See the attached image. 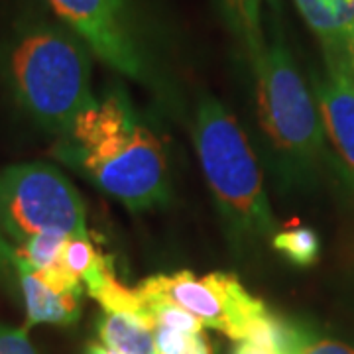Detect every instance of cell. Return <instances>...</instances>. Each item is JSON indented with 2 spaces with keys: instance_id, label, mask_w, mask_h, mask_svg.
Here are the masks:
<instances>
[{
  "instance_id": "obj_1",
  "label": "cell",
  "mask_w": 354,
  "mask_h": 354,
  "mask_svg": "<svg viewBox=\"0 0 354 354\" xmlns=\"http://www.w3.org/2000/svg\"><path fill=\"white\" fill-rule=\"evenodd\" d=\"M53 156L130 211L169 197L164 146L120 91L79 114L53 146Z\"/></svg>"
},
{
  "instance_id": "obj_2",
  "label": "cell",
  "mask_w": 354,
  "mask_h": 354,
  "mask_svg": "<svg viewBox=\"0 0 354 354\" xmlns=\"http://www.w3.org/2000/svg\"><path fill=\"white\" fill-rule=\"evenodd\" d=\"M0 67L16 102L51 134H67L95 102L87 48L62 26L46 20L16 26L2 46Z\"/></svg>"
},
{
  "instance_id": "obj_3",
  "label": "cell",
  "mask_w": 354,
  "mask_h": 354,
  "mask_svg": "<svg viewBox=\"0 0 354 354\" xmlns=\"http://www.w3.org/2000/svg\"><path fill=\"white\" fill-rule=\"evenodd\" d=\"M203 174L236 234L266 239L276 221L252 146L236 118L213 97H203L193 127Z\"/></svg>"
},
{
  "instance_id": "obj_4",
  "label": "cell",
  "mask_w": 354,
  "mask_h": 354,
  "mask_svg": "<svg viewBox=\"0 0 354 354\" xmlns=\"http://www.w3.org/2000/svg\"><path fill=\"white\" fill-rule=\"evenodd\" d=\"M260 124L272 144L295 164H311L323 148V128L304 77L279 36L254 67Z\"/></svg>"
},
{
  "instance_id": "obj_5",
  "label": "cell",
  "mask_w": 354,
  "mask_h": 354,
  "mask_svg": "<svg viewBox=\"0 0 354 354\" xmlns=\"http://www.w3.org/2000/svg\"><path fill=\"white\" fill-rule=\"evenodd\" d=\"M0 227L16 244L39 232L88 236L79 191L62 171L41 162L0 171Z\"/></svg>"
},
{
  "instance_id": "obj_6",
  "label": "cell",
  "mask_w": 354,
  "mask_h": 354,
  "mask_svg": "<svg viewBox=\"0 0 354 354\" xmlns=\"http://www.w3.org/2000/svg\"><path fill=\"white\" fill-rule=\"evenodd\" d=\"M136 290L181 305L205 327L221 330L236 342L246 339L268 313V307L244 290L236 276L225 272H213L203 278L189 270L158 274L144 279Z\"/></svg>"
},
{
  "instance_id": "obj_7",
  "label": "cell",
  "mask_w": 354,
  "mask_h": 354,
  "mask_svg": "<svg viewBox=\"0 0 354 354\" xmlns=\"http://www.w3.org/2000/svg\"><path fill=\"white\" fill-rule=\"evenodd\" d=\"M69 30L104 64L132 77H146V57L124 0H48Z\"/></svg>"
},
{
  "instance_id": "obj_8",
  "label": "cell",
  "mask_w": 354,
  "mask_h": 354,
  "mask_svg": "<svg viewBox=\"0 0 354 354\" xmlns=\"http://www.w3.org/2000/svg\"><path fill=\"white\" fill-rule=\"evenodd\" d=\"M317 97L330 142L354 171V71L351 59H327V75L317 87Z\"/></svg>"
},
{
  "instance_id": "obj_9",
  "label": "cell",
  "mask_w": 354,
  "mask_h": 354,
  "mask_svg": "<svg viewBox=\"0 0 354 354\" xmlns=\"http://www.w3.org/2000/svg\"><path fill=\"white\" fill-rule=\"evenodd\" d=\"M307 26L315 32L327 59H351L348 38L354 0H293Z\"/></svg>"
},
{
  "instance_id": "obj_10",
  "label": "cell",
  "mask_w": 354,
  "mask_h": 354,
  "mask_svg": "<svg viewBox=\"0 0 354 354\" xmlns=\"http://www.w3.org/2000/svg\"><path fill=\"white\" fill-rule=\"evenodd\" d=\"M18 286L26 305L28 327L50 323V325H73L81 315L83 293H57L41 283L34 272L16 258Z\"/></svg>"
},
{
  "instance_id": "obj_11",
  "label": "cell",
  "mask_w": 354,
  "mask_h": 354,
  "mask_svg": "<svg viewBox=\"0 0 354 354\" xmlns=\"http://www.w3.org/2000/svg\"><path fill=\"white\" fill-rule=\"evenodd\" d=\"M101 342L118 354H158L153 330L138 317L104 311L99 319Z\"/></svg>"
},
{
  "instance_id": "obj_12",
  "label": "cell",
  "mask_w": 354,
  "mask_h": 354,
  "mask_svg": "<svg viewBox=\"0 0 354 354\" xmlns=\"http://www.w3.org/2000/svg\"><path fill=\"white\" fill-rule=\"evenodd\" d=\"M221 6L230 32L244 46L254 69L268 46L262 30V0H221Z\"/></svg>"
},
{
  "instance_id": "obj_13",
  "label": "cell",
  "mask_w": 354,
  "mask_h": 354,
  "mask_svg": "<svg viewBox=\"0 0 354 354\" xmlns=\"http://www.w3.org/2000/svg\"><path fill=\"white\" fill-rule=\"evenodd\" d=\"M62 264L83 281L87 291H93L102 279L113 274L109 256L93 244L91 236H69L62 252Z\"/></svg>"
},
{
  "instance_id": "obj_14",
  "label": "cell",
  "mask_w": 354,
  "mask_h": 354,
  "mask_svg": "<svg viewBox=\"0 0 354 354\" xmlns=\"http://www.w3.org/2000/svg\"><path fill=\"white\" fill-rule=\"evenodd\" d=\"M69 236L62 232H39L16 246V258L30 270H46L62 262L65 242Z\"/></svg>"
},
{
  "instance_id": "obj_15",
  "label": "cell",
  "mask_w": 354,
  "mask_h": 354,
  "mask_svg": "<svg viewBox=\"0 0 354 354\" xmlns=\"http://www.w3.org/2000/svg\"><path fill=\"white\" fill-rule=\"evenodd\" d=\"M272 246L288 256L293 264L297 266H313L319 258V239L315 230L311 228H290L276 232L272 239Z\"/></svg>"
},
{
  "instance_id": "obj_16",
  "label": "cell",
  "mask_w": 354,
  "mask_h": 354,
  "mask_svg": "<svg viewBox=\"0 0 354 354\" xmlns=\"http://www.w3.org/2000/svg\"><path fill=\"white\" fill-rule=\"evenodd\" d=\"M153 341L158 354H207L211 353L205 335H191L183 330L153 327Z\"/></svg>"
},
{
  "instance_id": "obj_17",
  "label": "cell",
  "mask_w": 354,
  "mask_h": 354,
  "mask_svg": "<svg viewBox=\"0 0 354 354\" xmlns=\"http://www.w3.org/2000/svg\"><path fill=\"white\" fill-rule=\"evenodd\" d=\"M0 354H38L28 339V329L0 325Z\"/></svg>"
},
{
  "instance_id": "obj_18",
  "label": "cell",
  "mask_w": 354,
  "mask_h": 354,
  "mask_svg": "<svg viewBox=\"0 0 354 354\" xmlns=\"http://www.w3.org/2000/svg\"><path fill=\"white\" fill-rule=\"evenodd\" d=\"M14 276L18 279V270H16V248L10 246L6 241L4 230L0 227V283L12 281Z\"/></svg>"
},
{
  "instance_id": "obj_19",
  "label": "cell",
  "mask_w": 354,
  "mask_h": 354,
  "mask_svg": "<svg viewBox=\"0 0 354 354\" xmlns=\"http://www.w3.org/2000/svg\"><path fill=\"white\" fill-rule=\"evenodd\" d=\"M299 354H354V351L351 346L335 341H307Z\"/></svg>"
},
{
  "instance_id": "obj_20",
  "label": "cell",
  "mask_w": 354,
  "mask_h": 354,
  "mask_svg": "<svg viewBox=\"0 0 354 354\" xmlns=\"http://www.w3.org/2000/svg\"><path fill=\"white\" fill-rule=\"evenodd\" d=\"M87 354H118L111 351V348H106L104 344H88Z\"/></svg>"
}]
</instances>
